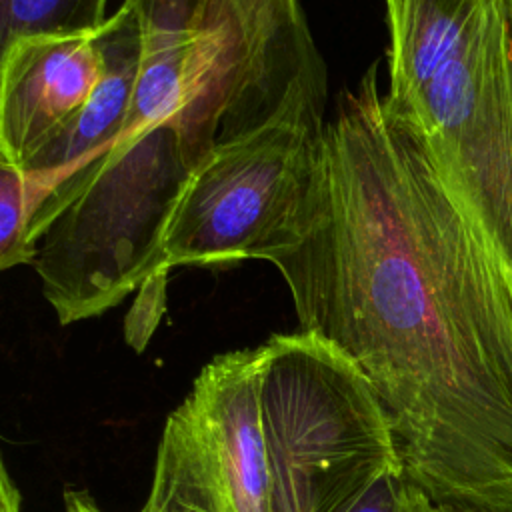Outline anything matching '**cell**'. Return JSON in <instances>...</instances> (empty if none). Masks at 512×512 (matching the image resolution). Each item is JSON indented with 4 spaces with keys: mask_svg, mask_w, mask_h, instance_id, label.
Masks as SVG:
<instances>
[{
    "mask_svg": "<svg viewBox=\"0 0 512 512\" xmlns=\"http://www.w3.org/2000/svg\"><path fill=\"white\" fill-rule=\"evenodd\" d=\"M256 350L270 512H344L402 466L370 382L334 344L300 330Z\"/></svg>",
    "mask_w": 512,
    "mask_h": 512,
    "instance_id": "cell-3",
    "label": "cell"
},
{
    "mask_svg": "<svg viewBox=\"0 0 512 512\" xmlns=\"http://www.w3.org/2000/svg\"><path fill=\"white\" fill-rule=\"evenodd\" d=\"M510 8H512V0H510Z\"/></svg>",
    "mask_w": 512,
    "mask_h": 512,
    "instance_id": "cell-17",
    "label": "cell"
},
{
    "mask_svg": "<svg viewBox=\"0 0 512 512\" xmlns=\"http://www.w3.org/2000/svg\"><path fill=\"white\" fill-rule=\"evenodd\" d=\"M106 0H0V46L24 36L96 32Z\"/></svg>",
    "mask_w": 512,
    "mask_h": 512,
    "instance_id": "cell-11",
    "label": "cell"
},
{
    "mask_svg": "<svg viewBox=\"0 0 512 512\" xmlns=\"http://www.w3.org/2000/svg\"><path fill=\"white\" fill-rule=\"evenodd\" d=\"M98 30L24 36L2 48V158L24 166L82 110L104 72Z\"/></svg>",
    "mask_w": 512,
    "mask_h": 512,
    "instance_id": "cell-7",
    "label": "cell"
},
{
    "mask_svg": "<svg viewBox=\"0 0 512 512\" xmlns=\"http://www.w3.org/2000/svg\"><path fill=\"white\" fill-rule=\"evenodd\" d=\"M344 512H436V504L398 466L380 474Z\"/></svg>",
    "mask_w": 512,
    "mask_h": 512,
    "instance_id": "cell-13",
    "label": "cell"
},
{
    "mask_svg": "<svg viewBox=\"0 0 512 512\" xmlns=\"http://www.w3.org/2000/svg\"><path fill=\"white\" fill-rule=\"evenodd\" d=\"M104 72L82 110L24 166V170H58L86 166L106 152L122 134L142 62V24L132 0L98 30Z\"/></svg>",
    "mask_w": 512,
    "mask_h": 512,
    "instance_id": "cell-9",
    "label": "cell"
},
{
    "mask_svg": "<svg viewBox=\"0 0 512 512\" xmlns=\"http://www.w3.org/2000/svg\"><path fill=\"white\" fill-rule=\"evenodd\" d=\"M436 512H460V510H452V508H442V506H436Z\"/></svg>",
    "mask_w": 512,
    "mask_h": 512,
    "instance_id": "cell-15",
    "label": "cell"
},
{
    "mask_svg": "<svg viewBox=\"0 0 512 512\" xmlns=\"http://www.w3.org/2000/svg\"><path fill=\"white\" fill-rule=\"evenodd\" d=\"M200 158L174 122H162L118 138L62 182L30 228L32 266L60 324L100 316L144 284L166 282L164 232Z\"/></svg>",
    "mask_w": 512,
    "mask_h": 512,
    "instance_id": "cell-2",
    "label": "cell"
},
{
    "mask_svg": "<svg viewBox=\"0 0 512 512\" xmlns=\"http://www.w3.org/2000/svg\"><path fill=\"white\" fill-rule=\"evenodd\" d=\"M320 128L276 120L216 142L190 172L164 232L168 268H228L298 242Z\"/></svg>",
    "mask_w": 512,
    "mask_h": 512,
    "instance_id": "cell-5",
    "label": "cell"
},
{
    "mask_svg": "<svg viewBox=\"0 0 512 512\" xmlns=\"http://www.w3.org/2000/svg\"><path fill=\"white\" fill-rule=\"evenodd\" d=\"M300 330L370 382L436 506L512 512V280L372 64L342 90L294 246Z\"/></svg>",
    "mask_w": 512,
    "mask_h": 512,
    "instance_id": "cell-1",
    "label": "cell"
},
{
    "mask_svg": "<svg viewBox=\"0 0 512 512\" xmlns=\"http://www.w3.org/2000/svg\"><path fill=\"white\" fill-rule=\"evenodd\" d=\"M484 0H394L388 4V98L410 100L460 42Z\"/></svg>",
    "mask_w": 512,
    "mask_h": 512,
    "instance_id": "cell-10",
    "label": "cell"
},
{
    "mask_svg": "<svg viewBox=\"0 0 512 512\" xmlns=\"http://www.w3.org/2000/svg\"><path fill=\"white\" fill-rule=\"evenodd\" d=\"M30 226L24 170L0 156V266L4 270L34 264L36 248L30 244Z\"/></svg>",
    "mask_w": 512,
    "mask_h": 512,
    "instance_id": "cell-12",
    "label": "cell"
},
{
    "mask_svg": "<svg viewBox=\"0 0 512 512\" xmlns=\"http://www.w3.org/2000/svg\"><path fill=\"white\" fill-rule=\"evenodd\" d=\"M394 106L418 124L448 188L512 280L510 0H484L428 82Z\"/></svg>",
    "mask_w": 512,
    "mask_h": 512,
    "instance_id": "cell-4",
    "label": "cell"
},
{
    "mask_svg": "<svg viewBox=\"0 0 512 512\" xmlns=\"http://www.w3.org/2000/svg\"><path fill=\"white\" fill-rule=\"evenodd\" d=\"M258 350L210 360L178 406L230 512H270V472L260 412Z\"/></svg>",
    "mask_w": 512,
    "mask_h": 512,
    "instance_id": "cell-8",
    "label": "cell"
},
{
    "mask_svg": "<svg viewBox=\"0 0 512 512\" xmlns=\"http://www.w3.org/2000/svg\"><path fill=\"white\" fill-rule=\"evenodd\" d=\"M142 62L122 136L174 122L206 154L228 106L230 54L208 0H132Z\"/></svg>",
    "mask_w": 512,
    "mask_h": 512,
    "instance_id": "cell-6",
    "label": "cell"
},
{
    "mask_svg": "<svg viewBox=\"0 0 512 512\" xmlns=\"http://www.w3.org/2000/svg\"><path fill=\"white\" fill-rule=\"evenodd\" d=\"M66 512H104L86 492L66 494ZM0 512H22V496L6 466L0 468Z\"/></svg>",
    "mask_w": 512,
    "mask_h": 512,
    "instance_id": "cell-14",
    "label": "cell"
},
{
    "mask_svg": "<svg viewBox=\"0 0 512 512\" xmlns=\"http://www.w3.org/2000/svg\"><path fill=\"white\" fill-rule=\"evenodd\" d=\"M392 2H394V0H386V6H388V4H392Z\"/></svg>",
    "mask_w": 512,
    "mask_h": 512,
    "instance_id": "cell-16",
    "label": "cell"
}]
</instances>
